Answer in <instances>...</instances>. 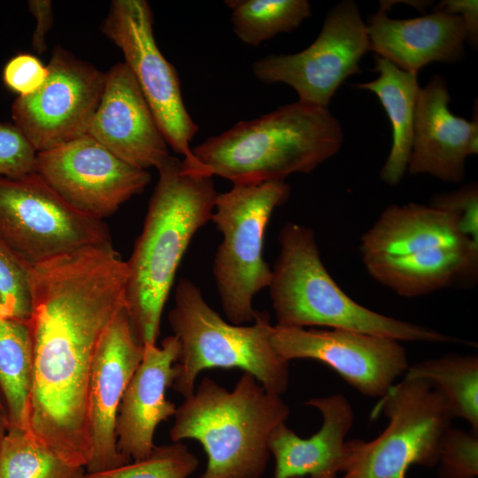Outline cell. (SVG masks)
<instances>
[{"label":"cell","instance_id":"6da1fadb","mask_svg":"<svg viewBox=\"0 0 478 478\" xmlns=\"http://www.w3.org/2000/svg\"><path fill=\"white\" fill-rule=\"evenodd\" d=\"M127 261L112 244L38 264L28 274L33 340L31 433L71 464L90 456L88 390L100 340L126 308Z\"/></svg>","mask_w":478,"mask_h":478},{"label":"cell","instance_id":"7a4b0ae2","mask_svg":"<svg viewBox=\"0 0 478 478\" xmlns=\"http://www.w3.org/2000/svg\"><path fill=\"white\" fill-rule=\"evenodd\" d=\"M143 230L130 258L126 309L142 344H156L177 268L199 228L211 220L218 193L212 176L186 172L169 156L157 169Z\"/></svg>","mask_w":478,"mask_h":478},{"label":"cell","instance_id":"3957f363","mask_svg":"<svg viewBox=\"0 0 478 478\" xmlns=\"http://www.w3.org/2000/svg\"><path fill=\"white\" fill-rule=\"evenodd\" d=\"M367 273L399 296L416 297L470 281L478 242L454 215L420 204L386 208L360 239Z\"/></svg>","mask_w":478,"mask_h":478},{"label":"cell","instance_id":"277c9868","mask_svg":"<svg viewBox=\"0 0 478 478\" xmlns=\"http://www.w3.org/2000/svg\"><path fill=\"white\" fill-rule=\"evenodd\" d=\"M341 124L327 107L297 100L236 123L192 148L194 156L233 185H257L309 173L341 148Z\"/></svg>","mask_w":478,"mask_h":478},{"label":"cell","instance_id":"5b68a950","mask_svg":"<svg viewBox=\"0 0 478 478\" xmlns=\"http://www.w3.org/2000/svg\"><path fill=\"white\" fill-rule=\"evenodd\" d=\"M289 408L250 373L232 391L204 377L192 396L176 409L169 435L173 443L198 441L208 461L198 478H260L274 428L286 421Z\"/></svg>","mask_w":478,"mask_h":478},{"label":"cell","instance_id":"8992f818","mask_svg":"<svg viewBox=\"0 0 478 478\" xmlns=\"http://www.w3.org/2000/svg\"><path fill=\"white\" fill-rule=\"evenodd\" d=\"M279 242L280 254L268 286L276 325L327 327L397 341H456L436 330L381 314L351 299L323 265L309 227L287 223L280 232Z\"/></svg>","mask_w":478,"mask_h":478},{"label":"cell","instance_id":"52a82bcc","mask_svg":"<svg viewBox=\"0 0 478 478\" xmlns=\"http://www.w3.org/2000/svg\"><path fill=\"white\" fill-rule=\"evenodd\" d=\"M168 321L180 345L172 387L185 398L193 395L199 373L208 368H241L272 394L281 396L288 389L289 362L271 345L267 312L257 311L251 326L227 323L194 282L181 279Z\"/></svg>","mask_w":478,"mask_h":478},{"label":"cell","instance_id":"ba28073f","mask_svg":"<svg viewBox=\"0 0 478 478\" xmlns=\"http://www.w3.org/2000/svg\"><path fill=\"white\" fill-rule=\"evenodd\" d=\"M284 181L233 185L217 195L211 220L222 234L213 262L221 306L235 325L254 320L256 294L268 288L272 270L263 257L265 231L275 208L289 197Z\"/></svg>","mask_w":478,"mask_h":478},{"label":"cell","instance_id":"9c48e42d","mask_svg":"<svg viewBox=\"0 0 478 478\" xmlns=\"http://www.w3.org/2000/svg\"><path fill=\"white\" fill-rule=\"evenodd\" d=\"M389 420L368 442H347L342 478H405L412 465H437L440 445L453 420L441 393L428 382L405 377L381 397L376 412Z\"/></svg>","mask_w":478,"mask_h":478},{"label":"cell","instance_id":"30bf717a","mask_svg":"<svg viewBox=\"0 0 478 478\" xmlns=\"http://www.w3.org/2000/svg\"><path fill=\"white\" fill-rule=\"evenodd\" d=\"M101 28L122 51L124 63L139 85L166 142L183 157V169L213 176L190 148L198 126L184 104L175 67L156 43L150 4L144 0H113Z\"/></svg>","mask_w":478,"mask_h":478},{"label":"cell","instance_id":"8fae6325","mask_svg":"<svg viewBox=\"0 0 478 478\" xmlns=\"http://www.w3.org/2000/svg\"><path fill=\"white\" fill-rule=\"evenodd\" d=\"M0 238L29 265L112 244L102 220L70 205L36 173L0 175Z\"/></svg>","mask_w":478,"mask_h":478},{"label":"cell","instance_id":"7c38bea8","mask_svg":"<svg viewBox=\"0 0 478 478\" xmlns=\"http://www.w3.org/2000/svg\"><path fill=\"white\" fill-rule=\"evenodd\" d=\"M370 50L366 24L357 4L345 0L328 12L320 33L306 49L269 54L253 63L254 76L265 83H284L298 100L327 107L339 86L360 73L359 61Z\"/></svg>","mask_w":478,"mask_h":478},{"label":"cell","instance_id":"4fadbf2b","mask_svg":"<svg viewBox=\"0 0 478 478\" xmlns=\"http://www.w3.org/2000/svg\"><path fill=\"white\" fill-rule=\"evenodd\" d=\"M47 77L35 93L12 105L14 126L35 150H47L88 133L99 104L106 73L57 47Z\"/></svg>","mask_w":478,"mask_h":478},{"label":"cell","instance_id":"5bb4252c","mask_svg":"<svg viewBox=\"0 0 478 478\" xmlns=\"http://www.w3.org/2000/svg\"><path fill=\"white\" fill-rule=\"evenodd\" d=\"M35 173L70 205L102 220L150 181L147 170L121 160L88 134L37 152Z\"/></svg>","mask_w":478,"mask_h":478},{"label":"cell","instance_id":"9a60e30c","mask_svg":"<svg viewBox=\"0 0 478 478\" xmlns=\"http://www.w3.org/2000/svg\"><path fill=\"white\" fill-rule=\"evenodd\" d=\"M270 343L282 359L320 361L369 397H382L409 367L399 341L372 334L273 325Z\"/></svg>","mask_w":478,"mask_h":478},{"label":"cell","instance_id":"2e32d148","mask_svg":"<svg viewBox=\"0 0 478 478\" xmlns=\"http://www.w3.org/2000/svg\"><path fill=\"white\" fill-rule=\"evenodd\" d=\"M144 346L133 334L127 309H122L103 335L89 382L88 419L90 456L86 473L130 462L117 449L115 425L126 388L143 357Z\"/></svg>","mask_w":478,"mask_h":478},{"label":"cell","instance_id":"e0dca14e","mask_svg":"<svg viewBox=\"0 0 478 478\" xmlns=\"http://www.w3.org/2000/svg\"><path fill=\"white\" fill-rule=\"evenodd\" d=\"M106 73L88 135L126 163L158 169L170 156L151 109L124 62Z\"/></svg>","mask_w":478,"mask_h":478},{"label":"cell","instance_id":"ac0fdd59","mask_svg":"<svg viewBox=\"0 0 478 478\" xmlns=\"http://www.w3.org/2000/svg\"><path fill=\"white\" fill-rule=\"evenodd\" d=\"M446 81L435 75L420 89L415 109L412 151L407 170L460 182L467 157L478 152L477 118L469 121L452 114Z\"/></svg>","mask_w":478,"mask_h":478},{"label":"cell","instance_id":"d6986e66","mask_svg":"<svg viewBox=\"0 0 478 478\" xmlns=\"http://www.w3.org/2000/svg\"><path fill=\"white\" fill-rule=\"evenodd\" d=\"M180 345L173 335L160 346L144 345L143 359L135 371L120 404L115 433L119 452L130 461L145 459L154 448L159 423L176 412L166 399V389L175 377Z\"/></svg>","mask_w":478,"mask_h":478},{"label":"cell","instance_id":"ffe728a7","mask_svg":"<svg viewBox=\"0 0 478 478\" xmlns=\"http://www.w3.org/2000/svg\"><path fill=\"white\" fill-rule=\"evenodd\" d=\"M304 404L320 411L321 427L308 438L298 436L285 422L274 428L268 441L275 460L274 478H338L347 463L345 438L354 422L352 406L343 394Z\"/></svg>","mask_w":478,"mask_h":478},{"label":"cell","instance_id":"44dd1931","mask_svg":"<svg viewBox=\"0 0 478 478\" xmlns=\"http://www.w3.org/2000/svg\"><path fill=\"white\" fill-rule=\"evenodd\" d=\"M366 28L370 50L417 74L431 62L462 59L467 41L462 18L436 9L423 17L404 19H390L379 10L369 17Z\"/></svg>","mask_w":478,"mask_h":478},{"label":"cell","instance_id":"7402d4cb","mask_svg":"<svg viewBox=\"0 0 478 478\" xmlns=\"http://www.w3.org/2000/svg\"><path fill=\"white\" fill-rule=\"evenodd\" d=\"M374 71L379 73L375 80L358 87L378 96L390 120L393 142L381 178L389 185H397L408 166L420 88L417 73L405 72L378 56L375 57Z\"/></svg>","mask_w":478,"mask_h":478},{"label":"cell","instance_id":"603a6c76","mask_svg":"<svg viewBox=\"0 0 478 478\" xmlns=\"http://www.w3.org/2000/svg\"><path fill=\"white\" fill-rule=\"evenodd\" d=\"M33 340L27 320L0 318V389L10 427L31 432Z\"/></svg>","mask_w":478,"mask_h":478},{"label":"cell","instance_id":"cb8c5ba5","mask_svg":"<svg viewBox=\"0 0 478 478\" xmlns=\"http://www.w3.org/2000/svg\"><path fill=\"white\" fill-rule=\"evenodd\" d=\"M405 377L428 382L445 398L452 418L478 432V357L444 355L409 366Z\"/></svg>","mask_w":478,"mask_h":478},{"label":"cell","instance_id":"d4e9b609","mask_svg":"<svg viewBox=\"0 0 478 478\" xmlns=\"http://www.w3.org/2000/svg\"><path fill=\"white\" fill-rule=\"evenodd\" d=\"M225 4L231 10L234 33L253 47L291 32L311 16L307 0H230Z\"/></svg>","mask_w":478,"mask_h":478},{"label":"cell","instance_id":"484cf974","mask_svg":"<svg viewBox=\"0 0 478 478\" xmlns=\"http://www.w3.org/2000/svg\"><path fill=\"white\" fill-rule=\"evenodd\" d=\"M84 469L61 458L31 432L9 428L0 441V478H81Z\"/></svg>","mask_w":478,"mask_h":478},{"label":"cell","instance_id":"4316f807","mask_svg":"<svg viewBox=\"0 0 478 478\" xmlns=\"http://www.w3.org/2000/svg\"><path fill=\"white\" fill-rule=\"evenodd\" d=\"M198 459L179 443L154 446L145 459L96 473L83 478H187L197 468Z\"/></svg>","mask_w":478,"mask_h":478},{"label":"cell","instance_id":"83f0119b","mask_svg":"<svg viewBox=\"0 0 478 478\" xmlns=\"http://www.w3.org/2000/svg\"><path fill=\"white\" fill-rule=\"evenodd\" d=\"M29 264L0 238V318L27 320L31 312Z\"/></svg>","mask_w":478,"mask_h":478},{"label":"cell","instance_id":"f1b7e54d","mask_svg":"<svg viewBox=\"0 0 478 478\" xmlns=\"http://www.w3.org/2000/svg\"><path fill=\"white\" fill-rule=\"evenodd\" d=\"M439 478L478 476V432L449 428L440 445Z\"/></svg>","mask_w":478,"mask_h":478},{"label":"cell","instance_id":"f546056e","mask_svg":"<svg viewBox=\"0 0 478 478\" xmlns=\"http://www.w3.org/2000/svg\"><path fill=\"white\" fill-rule=\"evenodd\" d=\"M37 151L12 123H0V175L35 173Z\"/></svg>","mask_w":478,"mask_h":478},{"label":"cell","instance_id":"4dcf8cb0","mask_svg":"<svg viewBox=\"0 0 478 478\" xmlns=\"http://www.w3.org/2000/svg\"><path fill=\"white\" fill-rule=\"evenodd\" d=\"M429 204L457 217L465 234L478 242L476 183H471L453 192L436 196Z\"/></svg>","mask_w":478,"mask_h":478},{"label":"cell","instance_id":"1f68e13d","mask_svg":"<svg viewBox=\"0 0 478 478\" xmlns=\"http://www.w3.org/2000/svg\"><path fill=\"white\" fill-rule=\"evenodd\" d=\"M47 74V67L36 57L28 53H19L4 66L3 81L5 86L19 96H25L38 90Z\"/></svg>","mask_w":478,"mask_h":478},{"label":"cell","instance_id":"d6a6232c","mask_svg":"<svg viewBox=\"0 0 478 478\" xmlns=\"http://www.w3.org/2000/svg\"><path fill=\"white\" fill-rule=\"evenodd\" d=\"M451 15H459L466 26L467 40L473 45L478 39V2L476 0H444L436 8Z\"/></svg>","mask_w":478,"mask_h":478},{"label":"cell","instance_id":"836d02e7","mask_svg":"<svg viewBox=\"0 0 478 478\" xmlns=\"http://www.w3.org/2000/svg\"><path fill=\"white\" fill-rule=\"evenodd\" d=\"M28 8L35 17L36 27L32 36V47L39 54H42L46 46V35L52 25V4L49 0L28 1Z\"/></svg>","mask_w":478,"mask_h":478},{"label":"cell","instance_id":"e575fe53","mask_svg":"<svg viewBox=\"0 0 478 478\" xmlns=\"http://www.w3.org/2000/svg\"><path fill=\"white\" fill-rule=\"evenodd\" d=\"M10 427L9 415L6 405L0 389V441L6 434Z\"/></svg>","mask_w":478,"mask_h":478},{"label":"cell","instance_id":"d590c367","mask_svg":"<svg viewBox=\"0 0 478 478\" xmlns=\"http://www.w3.org/2000/svg\"><path fill=\"white\" fill-rule=\"evenodd\" d=\"M0 312H1V299H0Z\"/></svg>","mask_w":478,"mask_h":478},{"label":"cell","instance_id":"8d00e7d4","mask_svg":"<svg viewBox=\"0 0 478 478\" xmlns=\"http://www.w3.org/2000/svg\"><path fill=\"white\" fill-rule=\"evenodd\" d=\"M81 478H83V475Z\"/></svg>","mask_w":478,"mask_h":478}]
</instances>
